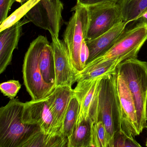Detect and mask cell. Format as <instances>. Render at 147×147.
Wrapping results in <instances>:
<instances>
[{
	"mask_svg": "<svg viewBox=\"0 0 147 147\" xmlns=\"http://www.w3.org/2000/svg\"><path fill=\"white\" fill-rule=\"evenodd\" d=\"M24 103L10 99L0 109V147H21L41 132L39 125L24 119Z\"/></svg>",
	"mask_w": 147,
	"mask_h": 147,
	"instance_id": "1",
	"label": "cell"
},
{
	"mask_svg": "<svg viewBox=\"0 0 147 147\" xmlns=\"http://www.w3.org/2000/svg\"><path fill=\"white\" fill-rule=\"evenodd\" d=\"M92 120L94 123H102L108 136L109 147H111L115 136L121 131V105L117 90V73L101 79L97 107Z\"/></svg>",
	"mask_w": 147,
	"mask_h": 147,
	"instance_id": "2",
	"label": "cell"
},
{
	"mask_svg": "<svg viewBox=\"0 0 147 147\" xmlns=\"http://www.w3.org/2000/svg\"><path fill=\"white\" fill-rule=\"evenodd\" d=\"M117 72L127 83L133 96L137 114L139 131L146 128L145 103L147 93V62L130 58L117 66Z\"/></svg>",
	"mask_w": 147,
	"mask_h": 147,
	"instance_id": "3",
	"label": "cell"
},
{
	"mask_svg": "<svg viewBox=\"0 0 147 147\" xmlns=\"http://www.w3.org/2000/svg\"><path fill=\"white\" fill-rule=\"evenodd\" d=\"M47 38L39 35L31 43L25 54L22 65L23 83L32 100L44 99L55 89L54 85L46 83L39 67L40 55Z\"/></svg>",
	"mask_w": 147,
	"mask_h": 147,
	"instance_id": "4",
	"label": "cell"
},
{
	"mask_svg": "<svg viewBox=\"0 0 147 147\" xmlns=\"http://www.w3.org/2000/svg\"><path fill=\"white\" fill-rule=\"evenodd\" d=\"M71 11L73 14L67 23L63 41L68 49L72 65L79 72L82 69L80 51L88 28L89 12L87 7L77 4Z\"/></svg>",
	"mask_w": 147,
	"mask_h": 147,
	"instance_id": "5",
	"label": "cell"
},
{
	"mask_svg": "<svg viewBox=\"0 0 147 147\" xmlns=\"http://www.w3.org/2000/svg\"><path fill=\"white\" fill-rule=\"evenodd\" d=\"M89 24L85 40H91L123 22L120 5L101 4L87 7Z\"/></svg>",
	"mask_w": 147,
	"mask_h": 147,
	"instance_id": "6",
	"label": "cell"
},
{
	"mask_svg": "<svg viewBox=\"0 0 147 147\" xmlns=\"http://www.w3.org/2000/svg\"><path fill=\"white\" fill-rule=\"evenodd\" d=\"M63 9L61 0H41L25 16L28 22L49 31L51 36L59 38L63 24Z\"/></svg>",
	"mask_w": 147,
	"mask_h": 147,
	"instance_id": "7",
	"label": "cell"
},
{
	"mask_svg": "<svg viewBox=\"0 0 147 147\" xmlns=\"http://www.w3.org/2000/svg\"><path fill=\"white\" fill-rule=\"evenodd\" d=\"M51 37V45L54 57L55 87H72L77 82L78 72L72 65L70 56L64 41L55 36Z\"/></svg>",
	"mask_w": 147,
	"mask_h": 147,
	"instance_id": "8",
	"label": "cell"
},
{
	"mask_svg": "<svg viewBox=\"0 0 147 147\" xmlns=\"http://www.w3.org/2000/svg\"><path fill=\"white\" fill-rule=\"evenodd\" d=\"M117 86L121 105V131L128 136L134 138L141 134L135 104L127 83L117 73Z\"/></svg>",
	"mask_w": 147,
	"mask_h": 147,
	"instance_id": "9",
	"label": "cell"
},
{
	"mask_svg": "<svg viewBox=\"0 0 147 147\" xmlns=\"http://www.w3.org/2000/svg\"><path fill=\"white\" fill-rule=\"evenodd\" d=\"M102 78L79 81L73 89L79 107L77 125L84 119H93L97 107L100 80Z\"/></svg>",
	"mask_w": 147,
	"mask_h": 147,
	"instance_id": "10",
	"label": "cell"
},
{
	"mask_svg": "<svg viewBox=\"0 0 147 147\" xmlns=\"http://www.w3.org/2000/svg\"><path fill=\"white\" fill-rule=\"evenodd\" d=\"M24 117L27 121L39 125L45 134L62 135L45 98L24 103Z\"/></svg>",
	"mask_w": 147,
	"mask_h": 147,
	"instance_id": "11",
	"label": "cell"
},
{
	"mask_svg": "<svg viewBox=\"0 0 147 147\" xmlns=\"http://www.w3.org/2000/svg\"><path fill=\"white\" fill-rule=\"evenodd\" d=\"M28 21L22 20L0 32V74L6 70L11 64L15 49L22 33V26Z\"/></svg>",
	"mask_w": 147,
	"mask_h": 147,
	"instance_id": "12",
	"label": "cell"
},
{
	"mask_svg": "<svg viewBox=\"0 0 147 147\" xmlns=\"http://www.w3.org/2000/svg\"><path fill=\"white\" fill-rule=\"evenodd\" d=\"M74 96L72 87L58 86L45 98L53 114L56 125L62 134L64 120L70 102Z\"/></svg>",
	"mask_w": 147,
	"mask_h": 147,
	"instance_id": "13",
	"label": "cell"
},
{
	"mask_svg": "<svg viewBox=\"0 0 147 147\" xmlns=\"http://www.w3.org/2000/svg\"><path fill=\"white\" fill-rule=\"evenodd\" d=\"M128 24L123 22L99 37L85 41L89 50L86 65L110 50L119 40Z\"/></svg>",
	"mask_w": 147,
	"mask_h": 147,
	"instance_id": "14",
	"label": "cell"
},
{
	"mask_svg": "<svg viewBox=\"0 0 147 147\" xmlns=\"http://www.w3.org/2000/svg\"><path fill=\"white\" fill-rule=\"evenodd\" d=\"M126 59L120 58L98 63H89L77 74V82L116 74L118 65Z\"/></svg>",
	"mask_w": 147,
	"mask_h": 147,
	"instance_id": "15",
	"label": "cell"
},
{
	"mask_svg": "<svg viewBox=\"0 0 147 147\" xmlns=\"http://www.w3.org/2000/svg\"><path fill=\"white\" fill-rule=\"evenodd\" d=\"M94 123L90 117L81 121L68 137L66 147H94L92 139Z\"/></svg>",
	"mask_w": 147,
	"mask_h": 147,
	"instance_id": "16",
	"label": "cell"
},
{
	"mask_svg": "<svg viewBox=\"0 0 147 147\" xmlns=\"http://www.w3.org/2000/svg\"><path fill=\"white\" fill-rule=\"evenodd\" d=\"M39 67L42 77L46 83L54 85V57L52 47L49 41L45 44L41 52Z\"/></svg>",
	"mask_w": 147,
	"mask_h": 147,
	"instance_id": "17",
	"label": "cell"
},
{
	"mask_svg": "<svg viewBox=\"0 0 147 147\" xmlns=\"http://www.w3.org/2000/svg\"><path fill=\"white\" fill-rule=\"evenodd\" d=\"M68 138L39 132L21 147H66Z\"/></svg>",
	"mask_w": 147,
	"mask_h": 147,
	"instance_id": "18",
	"label": "cell"
},
{
	"mask_svg": "<svg viewBox=\"0 0 147 147\" xmlns=\"http://www.w3.org/2000/svg\"><path fill=\"white\" fill-rule=\"evenodd\" d=\"M123 22L129 23L136 20L147 9V0H120Z\"/></svg>",
	"mask_w": 147,
	"mask_h": 147,
	"instance_id": "19",
	"label": "cell"
},
{
	"mask_svg": "<svg viewBox=\"0 0 147 147\" xmlns=\"http://www.w3.org/2000/svg\"><path fill=\"white\" fill-rule=\"evenodd\" d=\"M78 102L75 96L71 100L64 120L62 135L64 137H70L76 127L79 114Z\"/></svg>",
	"mask_w": 147,
	"mask_h": 147,
	"instance_id": "20",
	"label": "cell"
},
{
	"mask_svg": "<svg viewBox=\"0 0 147 147\" xmlns=\"http://www.w3.org/2000/svg\"><path fill=\"white\" fill-rule=\"evenodd\" d=\"M41 0H28L19 8L14 11L0 25V32L14 25L26 14Z\"/></svg>",
	"mask_w": 147,
	"mask_h": 147,
	"instance_id": "21",
	"label": "cell"
},
{
	"mask_svg": "<svg viewBox=\"0 0 147 147\" xmlns=\"http://www.w3.org/2000/svg\"><path fill=\"white\" fill-rule=\"evenodd\" d=\"M94 147H109V141L106 129L101 121L94 123L92 128Z\"/></svg>",
	"mask_w": 147,
	"mask_h": 147,
	"instance_id": "22",
	"label": "cell"
},
{
	"mask_svg": "<svg viewBox=\"0 0 147 147\" xmlns=\"http://www.w3.org/2000/svg\"><path fill=\"white\" fill-rule=\"evenodd\" d=\"M111 147H142L134 138L128 136L123 132L120 131L114 137Z\"/></svg>",
	"mask_w": 147,
	"mask_h": 147,
	"instance_id": "23",
	"label": "cell"
},
{
	"mask_svg": "<svg viewBox=\"0 0 147 147\" xmlns=\"http://www.w3.org/2000/svg\"><path fill=\"white\" fill-rule=\"evenodd\" d=\"M21 88V85L18 80H9L0 85L1 92L10 99H14Z\"/></svg>",
	"mask_w": 147,
	"mask_h": 147,
	"instance_id": "24",
	"label": "cell"
},
{
	"mask_svg": "<svg viewBox=\"0 0 147 147\" xmlns=\"http://www.w3.org/2000/svg\"><path fill=\"white\" fill-rule=\"evenodd\" d=\"M16 0H0V24L8 17V13Z\"/></svg>",
	"mask_w": 147,
	"mask_h": 147,
	"instance_id": "25",
	"label": "cell"
},
{
	"mask_svg": "<svg viewBox=\"0 0 147 147\" xmlns=\"http://www.w3.org/2000/svg\"><path fill=\"white\" fill-rule=\"evenodd\" d=\"M120 0H77V5L88 7L101 4H117Z\"/></svg>",
	"mask_w": 147,
	"mask_h": 147,
	"instance_id": "26",
	"label": "cell"
},
{
	"mask_svg": "<svg viewBox=\"0 0 147 147\" xmlns=\"http://www.w3.org/2000/svg\"><path fill=\"white\" fill-rule=\"evenodd\" d=\"M89 57V50L88 46L86 44L85 40L84 41L80 51V62H81V67L83 69L86 65V63L88 61Z\"/></svg>",
	"mask_w": 147,
	"mask_h": 147,
	"instance_id": "27",
	"label": "cell"
},
{
	"mask_svg": "<svg viewBox=\"0 0 147 147\" xmlns=\"http://www.w3.org/2000/svg\"><path fill=\"white\" fill-rule=\"evenodd\" d=\"M135 22L137 23H142L146 24L147 26V9L135 21Z\"/></svg>",
	"mask_w": 147,
	"mask_h": 147,
	"instance_id": "28",
	"label": "cell"
},
{
	"mask_svg": "<svg viewBox=\"0 0 147 147\" xmlns=\"http://www.w3.org/2000/svg\"><path fill=\"white\" fill-rule=\"evenodd\" d=\"M145 116L146 120L147 121V93L146 97V103H145Z\"/></svg>",
	"mask_w": 147,
	"mask_h": 147,
	"instance_id": "29",
	"label": "cell"
},
{
	"mask_svg": "<svg viewBox=\"0 0 147 147\" xmlns=\"http://www.w3.org/2000/svg\"><path fill=\"white\" fill-rule=\"evenodd\" d=\"M28 1V0H16V1L22 4V3H23V2L25 1Z\"/></svg>",
	"mask_w": 147,
	"mask_h": 147,
	"instance_id": "30",
	"label": "cell"
},
{
	"mask_svg": "<svg viewBox=\"0 0 147 147\" xmlns=\"http://www.w3.org/2000/svg\"><path fill=\"white\" fill-rule=\"evenodd\" d=\"M146 147H147V140L146 142Z\"/></svg>",
	"mask_w": 147,
	"mask_h": 147,
	"instance_id": "31",
	"label": "cell"
},
{
	"mask_svg": "<svg viewBox=\"0 0 147 147\" xmlns=\"http://www.w3.org/2000/svg\"><path fill=\"white\" fill-rule=\"evenodd\" d=\"M146 128L147 129V127H146Z\"/></svg>",
	"mask_w": 147,
	"mask_h": 147,
	"instance_id": "32",
	"label": "cell"
}]
</instances>
